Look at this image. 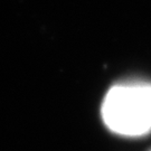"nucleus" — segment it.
<instances>
[{
  "mask_svg": "<svg viewBox=\"0 0 151 151\" xmlns=\"http://www.w3.org/2000/svg\"><path fill=\"white\" fill-rule=\"evenodd\" d=\"M105 127L115 134L139 138L151 132V82H120L105 94L101 105Z\"/></svg>",
  "mask_w": 151,
  "mask_h": 151,
  "instance_id": "obj_1",
  "label": "nucleus"
}]
</instances>
